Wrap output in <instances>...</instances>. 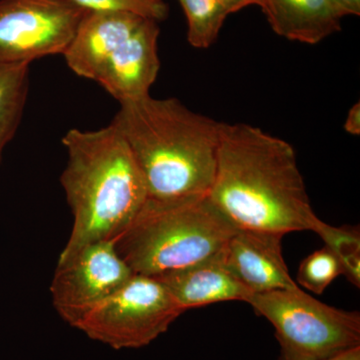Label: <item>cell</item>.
Wrapping results in <instances>:
<instances>
[{"label": "cell", "instance_id": "1", "mask_svg": "<svg viewBox=\"0 0 360 360\" xmlns=\"http://www.w3.org/2000/svg\"><path fill=\"white\" fill-rule=\"evenodd\" d=\"M208 196L239 229L285 236L316 232L323 222L310 205L293 146L246 123H222Z\"/></svg>", "mask_w": 360, "mask_h": 360}, {"label": "cell", "instance_id": "2", "mask_svg": "<svg viewBox=\"0 0 360 360\" xmlns=\"http://www.w3.org/2000/svg\"><path fill=\"white\" fill-rule=\"evenodd\" d=\"M63 144L68 162L60 182L73 224L58 262L91 243L115 240L149 198L141 167L115 125L70 129Z\"/></svg>", "mask_w": 360, "mask_h": 360}, {"label": "cell", "instance_id": "3", "mask_svg": "<svg viewBox=\"0 0 360 360\" xmlns=\"http://www.w3.org/2000/svg\"><path fill=\"white\" fill-rule=\"evenodd\" d=\"M222 123L176 98L123 101L113 118L148 184L149 198L208 194L214 179Z\"/></svg>", "mask_w": 360, "mask_h": 360}, {"label": "cell", "instance_id": "4", "mask_svg": "<svg viewBox=\"0 0 360 360\" xmlns=\"http://www.w3.org/2000/svg\"><path fill=\"white\" fill-rule=\"evenodd\" d=\"M236 229L208 194L148 198L113 243L134 274L156 276L219 257Z\"/></svg>", "mask_w": 360, "mask_h": 360}, {"label": "cell", "instance_id": "5", "mask_svg": "<svg viewBox=\"0 0 360 360\" xmlns=\"http://www.w3.org/2000/svg\"><path fill=\"white\" fill-rule=\"evenodd\" d=\"M248 304L274 326L281 360H324L360 347V315L319 302L296 286L253 293Z\"/></svg>", "mask_w": 360, "mask_h": 360}, {"label": "cell", "instance_id": "6", "mask_svg": "<svg viewBox=\"0 0 360 360\" xmlns=\"http://www.w3.org/2000/svg\"><path fill=\"white\" fill-rule=\"evenodd\" d=\"M184 312L155 276L134 274L75 328L113 349H134L150 345Z\"/></svg>", "mask_w": 360, "mask_h": 360}, {"label": "cell", "instance_id": "7", "mask_svg": "<svg viewBox=\"0 0 360 360\" xmlns=\"http://www.w3.org/2000/svg\"><path fill=\"white\" fill-rule=\"evenodd\" d=\"M87 13L70 0H0V65L63 56Z\"/></svg>", "mask_w": 360, "mask_h": 360}, {"label": "cell", "instance_id": "8", "mask_svg": "<svg viewBox=\"0 0 360 360\" xmlns=\"http://www.w3.org/2000/svg\"><path fill=\"white\" fill-rule=\"evenodd\" d=\"M134 274L118 255L113 240L84 246L72 257L58 262L51 285L54 309L75 328L90 310Z\"/></svg>", "mask_w": 360, "mask_h": 360}, {"label": "cell", "instance_id": "9", "mask_svg": "<svg viewBox=\"0 0 360 360\" xmlns=\"http://www.w3.org/2000/svg\"><path fill=\"white\" fill-rule=\"evenodd\" d=\"M160 32L158 21L144 18L106 59L94 82L120 103L149 96L160 72Z\"/></svg>", "mask_w": 360, "mask_h": 360}, {"label": "cell", "instance_id": "10", "mask_svg": "<svg viewBox=\"0 0 360 360\" xmlns=\"http://www.w3.org/2000/svg\"><path fill=\"white\" fill-rule=\"evenodd\" d=\"M283 236L276 232L238 229L225 246V266L252 295L298 286L284 262Z\"/></svg>", "mask_w": 360, "mask_h": 360}, {"label": "cell", "instance_id": "11", "mask_svg": "<svg viewBox=\"0 0 360 360\" xmlns=\"http://www.w3.org/2000/svg\"><path fill=\"white\" fill-rule=\"evenodd\" d=\"M144 18L134 13L89 11L63 54L68 68L79 77L96 79L106 59Z\"/></svg>", "mask_w": 360, "mask_h": 360}, {"label": "cell", "instance_id": "12", "mask_svg": "<svg viewBox=\"0 0 360 360\" xmlns=\"http://www.w3.org/2000/svg\"><path fill=\"white\" fill-rule=\"evenodd\" d=\"M155 277L186 311L217 302H246L252 295L225 266L222 253L212 259Z\"/></svg>", "mask_w": 360, "mask_h": 360}, {"label": "cell", "instance_id": "13", "mask_svg": "<svg viewBox=\"0 0 360 360\" xmlns=\"http://www.w3.org/2000/svg\"><path fill=\"white\" fill-rule=\"evenodd\" d=\"M262 11L277 35L310 45L340 32L345 16L333 0H265Z\"/></svg>", "mask_w": 360, "mask_h": 360}, {"label": "cell", "instance_id": "14", "mask_svg": "<svg viewBox=\"0 0 360 360\" xmlns=\"http://www.w3.org/2000/svg\"><path fill=\"white\" fill-rule=\"evenodd\" d=\"M30 65H0V163L4 148L13 139L27 101Z\"/></svg>", "mask_w": 360, "mask_h": 360}, {"label": "cell", "instance_id": "15", "mask_svg": "<svg viewBox=\"0 0 360 360\" xmlns=\"http://www.w3.org/2000/svg\"><path fill=\"white\" fill-rule=\"evenodd\" d=\"M187 20V40L195 49L212 46L229 13L220 0H179Z\"/></svg>", "mask_w": 360, "mask_h": 360}, {"label": "cell", "instance_id": "16", "mask_svg": "<svg viewBox=\"0 0 360 360\" xmlns=\"http://www.w3.org/2000/svg\"><path fill=\"white\" fill-rule=\"evenodd\" d=\"M315 233L340 260L343 276L355 286H360V234L356 227L331 226L322 222Z\"/></svg>", "mask_w": 360, "mask_h": 360}, {"label": "cell", "instance_id": "17", "mask_svg": "<svg viewBox=\"0 0 360 360\" xmlns=\"http://www.w3.org/2000/svg\"><path fill=\"white\" fill-rule=\"evenodd\" d=\"M342 274L340 260L324 245L302 260L296 281L302 288L321 295Z\"/></svg>", "mask_w": 360, "mask_h": 360}, {"label": "cell", "instance_id": "18", "mask_svg": "<svg viewBox=\"0 0 360 360\" xmlns=\"http://www.w3.org/2000/svg\"><path fill=\"white\" fill-rule=\"evenodd\" d=\"M89 11L127 13L161 21L168 15V6L163 0H70Z\"/></svg>", "mask_w": 360, "mask_h": 360}, {"label": "cell", "instance_id": "19", "mask_svg": "<svg viewBox=\"0 0 360 360\" xmlns=\"http://www.w3.org/2000/svg\"><path fill=\"white\" fill-rule=\"evenodd\" d=\"M226 13L229 14L238 13L241 9L250 6H257L264 8L265 0H220Z\"/></svg>", "mask_w": 360, "mask_h": 360}, {"label": "cell", "instance_id": "20", "mask_svg": "<svg viewBox=\"0 0 360 360\" xmlns=\"http://www.w3.org/2000/svg\"><path fill=\"white\" fill-rule=\"evenodd\" d=\"M345 129L348 134L360 135V103H355L348 110L347 120L345 122Z\"/></svg>", "mask_w": 360, "mask_h": 360}, {"label": "cell", "instance_id": "21", "mask_svg": "<svg viewBox=\"0 0 360 360\" xmlns=\"http://www.w3.org/2000/svg\"><path fill=\"white\" fill-rule=\"evenodd\" d=\"M345 16L360 15V0H333Z\"/></svg>", "mask_w": 360, "mask_h": 360}, {"label": "cell", "instance_id": "22", "mask_svg": "<svg viewBox=\"0 0 360 360\" xmlns=\"http://www.w3.org/2000/svg\"><path fill=\"white\" fill-rule=\"evenodd\" d=\"M324 360H360V347L352 348V349L345 350L335 355V356L329 357Z\"/></svg>", "mask_w": 360, "mask_h": 360}]
</instances>
